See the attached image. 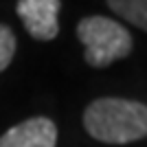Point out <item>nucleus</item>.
Listing matches in <instances>:
<instances>
[{"label":"nucleus","instance_id":"39448f33","mask_svg":"<svg viewBox=\"0 0 147 147\" xmlns=\"http://www.w3.org/2000/svg\"><path fill=\"white\" fill-rule=\"evenodd\" d=\"M119 18L147 33V0H105Z\"/></svg>","mask_w":147,"mask_h":147},{"label":"nucleus","instance_id":"f257e3e1","mask_svg":"<svg viewBox=\"0 0 147 147\" xmlns=\"http://www.w3.org/2000/svg\"><path fill=\"white\" fill-rule=\"evenodd\" d=\"M84 127L99 143L125 145L147 136V105L132 99L101 97L84 110Z\"/></svg>","mask_w":147,"mask_h":147},{"label":"nucleus","instance_id":"423d86ee","mask_svg":"<svg viewBox=\"0 0 147 147\" xmlns=\"http://www.w3.org/2000/svg\"><path fill=\"white\" fill-rule=\"evenodd\" d=\"M16 35H13L11 26H7L0 22V73L9 68V64L13 61V55H16Z\"/></svg>","mask_w":147,"mask_h":147},{"label":"nucleus","instance_id":"7ed1b4c3","mask_svg":"<svg viewBox=\"0 0 147 147\" xmlns=\"http://www.w3.org/2000/svg\"><path fill=\"white\" fill-rule=\"evenodd\" d=\"M61 0H18L16 13L33 40L51 42L59 33Z\"/></svg>","mask_w":147,"mask_h":147},{"label":"nucleus","instance_id":"f03ea898","mask_svg":"<svg viewBox=\"0 0 147 147\" xmlns=\"http://www.w3.org/2000/svg\"><path fill=\"white\" fill-rule=\"evenodd\" d=\"M77 37L84 44V59L92 68H108L117 59H125L134 49L129 31L105 16H88L77 24Z\"/></svg>","mask_w":147,"mask_h":147},{"label":"nucleus","instance_id":"20e7f679","mask_svg":"<svg viewBox=\"0 0 147 147\" xmlns=\"http://www.w3.org/2000/svg\"><path fill=\"white\" fill-rule=\"evenodd\" d=\"M57 125L46 117H33L0 136V147H55Z\"/></svg>","mask_w":147,"mask_h":147}]
</instances>
